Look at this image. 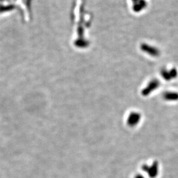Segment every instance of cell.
Wrapping results in <instances>:
<instances>
[{"label": "cell", "instance_id": "2", "mask_svg": "<svg viewBox=\"0 0 178 178\" xmlns=\"http://www.w3.org/2000/svg\"><path fill=\"white\" fill-rule=\"evenodd\" d=\"M141 119V113L137 112H131L127 120V124L130 127L136 126Z\"/></svg>", "mask_w": 178, "mask_h": 178}, {"label": "cell", "instance_id": "6", "mask_svg": "<svg viewBox=\"0 0 178 178\" xmlns=\"http://www.w3.org/2000/svg\"><path fill=\"white\" fill-rule=\"evenodd\" d=\"M161 76L162 77L167 81H170L171 79V76H170V73L168 71L165 70V69H163L161 71Z\"/></svg>", "mask_w": 178, "mask_h": 178}, {"label": "cell", "instance_id": "3", "mask_svg": "<svg viewBox=\"0 0 178 178\" xmlns=\"http://www.w3.org/2000/svg\"><path fill=\"white\" fill-rule=\"evenodd\" d=\"M141 48L143 52L148 53L150 56L157 57L160 55V52L158 49L148 45L142 44L141 45Z\"/></svg>", "mask_w": 178, "mask_h": 178}, {"label": "cell", "instance_id": "7", "mask_svg": "<svg viewBox=\"0 0 178 178\" xmlns=\"http://www.w3.org/2000/svg\"><path fill=\"white\" fill-rule=\"evenodd\" d=\"M169 73L170 75L171 79H175L178 76V71L175 69V68H172L171 70L169 71Z\"/></svg>", "mask_w": 178, "mask_h": 178}, {"label": "cell", "instance_id": "8", "mask_svg": "<svg viewBox=\"0 0 178 178\" xmlns=\"http://www.w3.org/2000/svg\"><path fill=\"white\" fill-rule=\"evenodd\" d=\"M143 178V177H142V176H141V175H138V176H136V178Z\"/></svg>", "mask_w": 178, "mask_h": 178}, {"label": "cell", "instance_id": "4", "mask_svg": "<svg viewBox=\"0 0 178 178\" xmlns=\"http://www.w3.org/2000/svg\"><path fill=\"white\" fill-rule=\"evenodd\" d=\"M163 98L164 100L167 101L178 100V93L176 92H165L163 94Z\"/></svg>", "mask_w": 178, "mask_h": 178}, {"label": "cell", "instance_id": "1", "mask_svg": "<svg viewBox=\"0 0 178 178\" xmlns=\"http://www.w3.org/2000/svg\"><path fill=\"white\" fill-rule=\"evenodd\" d=\"M160 83L159 80L154 79H153L149 83L148 85L144 89L142 90L141 94L143 96H148L150 94L154 91L156 89H157L160 86Z\"/></svg>", "mask_w": 178, "mask_h": 178}, {"label": "cell", "instance_id": "5", "mask_svg": "<svg viewBox=\"0 0 178 178\" xmlns=\"http://www.w3.org/2000/svg\"><path fill=\"white\" fill-rule=\"evenodd\" d=\"M157 163L155 162L154 163H153L152 167L150 168H149L147 165H144L142 168L144 171H148L149 174L150 175H154L156 174V171H157Z\"/></svg>", "mask_w": 178, "mask_h": 178}]
</instances>
